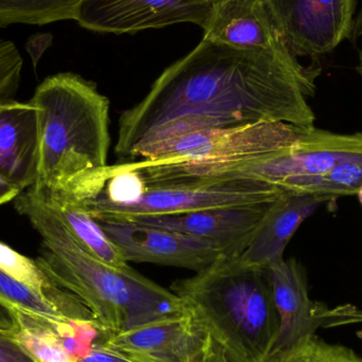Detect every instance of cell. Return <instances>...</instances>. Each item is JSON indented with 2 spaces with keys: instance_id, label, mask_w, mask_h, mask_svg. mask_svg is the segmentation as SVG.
Here are the masks:
<instances>
[{
  "instance_id": "cell-17",
  "label": "cell",
  "mask_w": 362,
  "mask_h": 362,
  "mask_svg": "<svg viewBox=\"0 0 362 362\" xmlns=\"http://www.w3.org/2000/svg\"><path fill=\"white\" fill-rule=\"evenodd\" d=\"M29 189L59 215L72 235L91 255L114 267H129L120 249L80 200L61 192H40L32 187Z\"/></svg>"
},
{
  "instance_id": "cell-16",
  "label": "cell",
  "mask_w": 362,
  "mask_h": 362,
  "mask_svg": "<svg viewBox=\"0 0 362 362\" xmlns=\"http://www.w3.org/2000/svg\"><path fill=\"white\" fill-rule=\"evenodd\" d=\"M204 31L202 40L209 42L288 54L272 25L264 0L215 2Z\"/></svg>"
},
{
  "instance_id": "cell-14",
  "label": "cell",
  "mask_w": 362,
  "mask_h": 362,
  "mask_svg": "<svg viewBox=\"0 0 362 362\" xmlns=\"http://www.w3.org/2000/svg\"><path fill=\"white\" fill-rule=\"evenodd\" d=\"M37 110L31 102L0 101V178L23 193L37 180Z\"/></svg>"
},
{
  "instance_id": "cell-30",
  "label": "cell",
  "mask_w": 362,
  "mask_h": 362,
  "mask_svg": "<svg viewBox=\"0 0 362 362\" xmlns=\"http://www.w3.org/2000/svg\"><path fill=\"white\" fill-rule=\"evenodd\" d=\"M204 1L212 2V4H215V2L221 1V0H204Z\"/></svg>"
},
{
  "instance_id": "cell-28",
  "label": "cell",
  "mask_w": 362,
  "mask_h": 362,
  "mask_svg": "<svg viewBox=\"0 0 362 362\" xmlns=\"http://www.w3.org/2000/svg\"><path fill=\"white\" fill-rule=\"evenodd\" d=\"M359 37H362V8L356 18L353 21L352 31L350 34L351 40H355Z\"/></svg>"
},
{
  "instance_id": "cell-3",
  "label": "cell",
  "mask_w": 362,
  "mask_h": 362,
  "mask_svg": "<svg viewBox=\"0 0 362 362\" xmlns=\"http://www.w3.org/2000/svg\"><path fill=\"white\" fill-rule=\"evenodd\" d=\"M171 291L196 329L211 336L230 361H267L280 329L267 269L221 255L194 276L176 280Z\"/></svg>"
},
{
  "instance_id": "cell-10",
  "label": "cell",
  "mask_w": 362,
  "mask_h": 362,
  "mask_svg": "<svg viewBox=\"0 0 362 362\" xmlns=\"http://www.w3.org/2000/svg\"><path fill=\"white\" fill-rule=\"evenodd\" d=\"M213 6L204 0H81L74 21L100 33H135L182 23L204 29Z\"/></svg>"
},
{
  "instance_id": "cell-5",
  "label": "cell",
  "mask_w": 362,
  "mask_h": 362,
  "mask_svg": "<svg viewBox=\"0 0 362 362\" xmlns=\"http://www.w3.org/2000/svg\"><path fill=\"white\" fill-rule=\"evenodd\" d=\"M362 158V133L341 135L306 127L288 148L253 158L175 163L163 176L172 182L247 180L269 183L285 193L336 198L338 172Z\"/></svg>"
},
{
  "instance_id": "cell-7",
  "label": "cell",
  "mask_w": 362,
  "mask_h": 362,
  "mask_svg": "<svg viewBox=\"0 0 362 362\" xmlns=\"http://www.w3.org/2000/svg\"><path fill=\"white\" fill-rule=\"evenodd\" d=\"M306 127L288 123H259L187 134L140 153L157 163H189L253 158L293 146Z\"/></svg>"
},
{
  "instance_id": "cell-4",
  "label": "cell",
  "mask_w": 362,
  "mask_h": 362,
  "mask_svg": "<svg viewBox=\"0 0 362 362\" xmlns=\"http://www.w3.org/2000/svg\"><path fill=\"white\" fill-rule=\"evenodd\" d=\"M30 102L37 110L40 139L32 189H65L97 177L107 167L110 100L95 83L71 72L54 74L38 85Z\"/></svg>"
},
{
  "instance_id": "cell-27",
  "label": "cell",
  "mask_w": 362,
  "mask_h": 362,
  "mask_svg": "<svg viewBox=\"0 0 362 362\" xmlns=\"http://www.w3.org/2000/svg\"><path fill=\"white\" fill-rule=\"evenodd\" d=\"M0 329L14 331V320L10 310L0 304Z\"/></svg>"
},
{
  "instance_id": "cell-6",
  "label": "cell",
  "mask_w": 362,
  "mask_h": 362,
  "mask_svg": "<svg viewBox=\"0 0 362 362\" xmlns=\"http://www.w3.org/2000/svg\"><path fill=\"white\" fill-rule=\"evenodd\" d=\"M283 194L285 192L269 183L235 180L141 187L137 195L125 202L112 199L102 192L89 197H72L80 200L97 221H125L138 216L177 215L206 209L269 204Z\"/></svg>"
},
{
  "instance_id": "cell-11",
  "label": "cell",
  "mask_w": 362,
  "mask_h": 362,
  "mask_svg": "<svg viewBox=\"0 0 362 362\" xmlns=\"http://www.w3.org/2000/svg\"><path fill=\"white\" fill-rule=\"evenodd\" d=\"M127 263H151L198 272L216 261L221 247L210 240L131 221H98Z\"/></svg>"
},
{
  "instance_id": "cell-25",
  "label": "cell",
  "mask_w": 362,
  "mask_h": 362,
  "mask_svg": "<svg viewBox=\"0 0 362 362\" xmlns=\"http://www.w3.org/2000/svg\"><path fill=\"white\" fill-rule=\"evenodd\" d=\"M78 362H134L127 357L105 348L100 344H95L90 352Z\"/></svg>"
},
{
  "instance_id": "cell-22",
  "label": "cell",
  "mask_w": 362,
  "mask_h": 362,
  "mask_svg": "<svg viewBox=\"0 0 362 362\" xmlns=\"http://www.w3.org/2000/svg\"><path fill=\"white\" fill-rule=\"evenodd\" d=\"M270 362H362V357L352 349L314 336Z\"/></svg>"
},
{
  "instance_id": "cell-8",
  "label": "cell",
  "mask_w": 362,
  "mask_h": 362,
  "mask_svg": "<svg viewBox=\"0 0 362 362\" xmlns=\"http://www.w3.org/2000/svg\"><path fill=\"white\" fill-rule=\"evenodd\" d=\"M267 274L280 318V329L266 362L274 361L314 337L320 327L362 322V310L356 306L348 304L331 308L327 304L313 301L308 295L305 270L297 259H281L267 268Z\"/></svg>"
},
{
  "instance_id": "cell-12",
  "label": "cell",
  "mask_w": 362,
  "mask_h": 362,
  "mask_svg": "<svg viewBox=\"0 0 362 362\" xmlns=\"http://www.w3.org/2000/svg\"><path fill=\"white\" fill-rule=\"evenodd\" d=\"M269 204L206 209L177 215L138 216L125 221L204 238L218 245L223 255L240 257L250 243Z\"/></svg>"
},
{
  "instance_id": "cell-24",
  "label": "cell",
  "mask_w": 362,
  "mask_h": 362,
  "mask_svg": "<svg viewBox=\"0 0 362 362\" xmlns=\"http://www.w3.org/2000/svg\"><path fill=\"white\" fill-rule=\"evenodd\" d=\"M0 362H35L15 338L14 331L0 329Z\"/></svg>"
},
{
  "instance_id": "cell-26",
  "label": "cell",
  "mask_w": 362,
  "mask_h": 362,
  "mask_svg": "<svg viewBox=\"0 0 362 362\" xmlns=\"http://www.w3.org/2000/svg\"><path fill=\"white\" fill-rule=\"evenodd\" d=\"M21 194L18 189L8 185L0 178V206L8 204L10 202H14L15 198Z\"/></svg>"
},
{
  "instance_id": "cell-9",
  "label": "cell",
  "mask_w": 362,
  "mask_h": 362,
  "mask_svg": "<svg viewBox=\"0 0 362 362\" xmlns=\"http://www.w3.org/2000/svg\"><path fill=\"white\" fill-rule=\"evenodd\" d=\"M288 54L297 59L333 51L350 37L355 0H264Z\"/></svg>"
},
{
  "instance_id": "cell-15",
  "label": "cell",
  "mask_w": 362,
  "mask_h": 362,
  "mask_svg": "<svg viewBox=\"0 0 362 362\" xmlns=\"http://www.w3.org/2000/svg\"><path fill=\"white\" fill-rule=\"evenodd\" d=\"M327 200L320 196L283 194L268 206L250 243L240 255V263L267 269L284 259L285 248L301 223Z\"/></svg>"
},
{
  "instance_id": "cell-13",
  "label": "cell",
  "mask_w": 362,
  "mask_h": 362,
  "mask_svg": "<svg viewBox=\"0 0 362 362\" xmlns=\"http://www.w3.org/2000/svg\"><path fill=\"white\" fill-rule=\"evenodd\" d=\"M198 335L199 331L185 312L108 333L98 344L134 362H187Z\"/></svg>"
},
{
  "instance_id": "cell-19",
  "label": "cell",
  "mask_w": 362,
  "mask_h": 362,
  "mask_svg": "<svg viewBox=\"0 0 362 362\" xmlns=\"http://www.w3.org/2000/svg\"><path fill=\"white\" fill-rule=\"evenodd\" d=\"M14 320L17 341L35 362H76L62 346L53 320L14 305H6Z\"/></svg>"
},
{
  "instance_id": "cell-20",
  "label": "cell",
  "mask_w": 362,
  "mask_h": 362,
  "mask_svg": "<svg viewBox=\"0 0 362 362\" xmlns=\"http://www.w3.org/2000/svg\"><path fill=\"white\" fill-rule=\"evenodd\" d=\"M80 4L81 0H0V28L74 19Z\"/></svg>"
},
{
  "instance_id": "cell-23",
  "label": "cell",
  "mask_w": 362,
  "mask_h": 362,
  "mask_svg": "<svg viewBox=\"0 0 362 362\" xmlns=\"http://www.w3.org/2000/svg\"><path fill=\"white\" fill-rule=\"evenodd\" d=\"M187 362H231L223 349L208 334L199 332L197 341Z\"/></svg>"
},
{
  "instance_id": "cell-1",
  "label": "cell",
  "mask_w": 362,
  "mask_h": 362,
  "mask_svg": "<svg viewBox=\"0 0 362 362\" xmlns=\"http://www.w3.org/2000/svg\"><path fill=\"white\" fill-rule=\"evenodd\" d=\"M318 74L284 53L202 40L121 114L115 152L139 158L148 146L208 129L259 123L313 127L306 98L314 95Z\"/></svg>"
},
{
  "instance_id": "cell-18",
  "label": "cell",
  "mask_w": 362,
  "mask_h": 362,
  "mask_svg": "<svg viewBox=\"0 0 362 362\" xmlns=\"http://www.w3.org/2000/svg\"><path fill=\"white\" fill-rule=\"evenodd\" d=\"M0 272L27 285L40 297L57 306L66 317L97 322L90 310L69 291L55 285L36 264L35 259L17 252L0 242Z\"/></svg>"
},
{
  "instance_id": "cell-29",
  "label": "cell",
  "mask_w": 362,
  "mask_h": 362,
  "mask_svg": "<svg viewBox=\"0 0 362 362\" xmlns=\"http://www.w3.org/2000/svg\"><path fill=\"white\" fill-rule=\"evenodd\" d=\"M357 72L362 76V49L361 52H359V62L358 65L356 67Z\"/></svg>"
},
{
  "instance_id": "cell-2",
  "label": "cell",
  "mask_w": 362,
  "mask_h": 362,
  "mask_svg": "<svg viewBox=\"0 0 362 362\" xmlns=\"http://www.w3.org/2000/svg\"><path fill=\"white\" fill-rule=\"evenodd\" d=\"M42 238L36 264L57 286L90 310L107 333L185 314L182 301L129 266L114 267L91 255L72 235L59 215L29 189L14 200Z\"/></svg>"
},
{
  "instance_id": "cell-21",
  "label": "cell",
  "mask_w": 362,
  "mask_h": 362,
  "mask_svg": "<svg viewBox=\"0 0 362 362\" xmlns=\"http://www.w3.org/2000/svg\"><path fill=\"white\" fill-rule=\"evenodd\" d=\"M0 304L14 305L48 318L70 319L57 306L47 301L31 288L0 272Z\"/></svg>"
}]
</instances>
